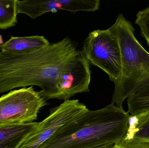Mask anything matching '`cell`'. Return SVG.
I'll list each match as a JSON object with an SVG mask.
<instances>
[{
    "instance_id": "11",
    "label": "cell",
    "mask_w": 149,
    "mask_h": 148,
    "mask_svg": "<svg viewBox=\"0 0 149 148\" xmlns=\"http://www.w3.org/2000/svg\"><path fill=\"white\" fill-rule=\"evenodd\" d=\"M122 140L149 141V111L130 115L127 129Z\"/></svg>"
},
{
    "instance_id": "9",
    "label": "cell",
    "mask_w": 149,
    "mask_h": 148,
    "mask_svg": "<svg viewBox=\"0 0 149 148\" xmlns=\"http://www.w3.org/2000/svg\"><path fill=\"white\" fill-rule=\"evenodd\" d=\"M38 123L0 125V148H18Z\"/></svg>"
},
{
    "instance_id": "16",
    "label": "cell",
    "mask_w": 149,
    "mask_h": 148,
    "mask_svg": "<svg viewBox=\"0 0 149 148\" xmlns=\"http://www.w3.org/2000/svg\"><path fill=\"white\" fill-rule=\"evenodd\" d=\"M116 148H149L148 141L131 140L120 141L116 144Z\"/></svg>"
},
{
    "instance_id": "18",
    "label": "cell",
    "mask_w": 149,
    "mask_h": 148,
    "mask_svg": "<svg viewBox=\"0 0 149 148\" xmlns=\"http://www.w3.org/2000/svg\"><path fill=\"white\" fill-rule=\"evenodd\" d=\"M114 148H116V147H115Z\"/></svg>"
},
{
    "instance_id": "8",
    "label": "cell",
    "mask_w": 149,
    "mask_h": 148,
    "mask_svg": "<svg viewBox=\"0 0 149 148\" xmlns=\"http://www.w3.org/2000/svg\"><path fill=\"white\" fill-rule=\"evenodd\" d=\"M49 44V41L43 36H11L8 41L0 45V50L7 54H21L35 51Z\"/></svg>"
},
{
    "instance_id": "5",
    "label": "cell",
    "mask_w": 149,
    "mask_h": 148,
    "mask_svg": "<svg viewBox=\"0 0 149 148\" xmlns=\"http://www.w3.org/2000/svg\"><path fill=\"white\" fill-rule=\"evenodd\" d=\"M48 104L33 86L11 90L0 97V125L34 122L41 109Z\"/></svg>"
},
{
    "instance_id": "2",
    "label": "cell",
    "mask_w": 149,
    "mask_h": 148,
    "mask_svg": "<svg viewBox=\"0 0 149 148\" xmlns=\"http://www.w3.org/2000/svg\"><path fill=\"white\" fill-rule=\"evenodd\" d=\"M130 115L110 103L88 109L65 124L38 148H92L115 145L125 136Z\"/></svg>"
},
{
    "instance_id": "10",
    "label": "cell",
    "mask_w": 149,
    "mask_h": 148,
    "mask_svg": "<svg viewBox=\"0 0 149 148\" xmlns=\"http://www.w3.org/2000/svg\"><path fill=\"white\" fill-rule=\"evenodd\" d=\"M61 10L57 0H24L17 1V14H24L36 19L48 12L56 13Z\"/></svg>"
},
{
    "instance_id": "6",
    "label": "cell",
    "mask_w": 149,
    "mask_h": 148,
    "mask_svg": "<svg viewBox=\"0 0 149 148\" xmlns=\"http://www.w3.org/2000/svg\"><path fill=\"white\" fill-rule=\"evenodd\" d=\"M88 110L78 100H66L50 110L45 119L38 122L18 148H38L60 128Z\"/></svg>"
},
{
    "instance_id": "3",
    "label": "cell",
    "mask_w": 149,
    "mask_h": 148,
    "mask_svg": "<svg viewBox=\"0 0 149 148\" xmlns=\"http://www.w3.org/2000/svg\"><path fill=\"white\" fill-rule=\"evenodd\" d=\"M108 29L118 40L121 62L111 103L123 108L125 99L149 85V53L137 41L133 25L122 14Z\"/></svg>"
},
{
    "instance_id": "14",
    "label": "cell",
    "mask_w": 149,
    "mask_h": 148,
    "mask_svg": "<svg viewBox=\"0 0 149 148\" xmlns=\"http://www.w3.org/2000/svg\"><path fill=\"white\" fill-rule=\"evenodd\" d=\"M61 6V10L74 13L78 11L94 12L100 8V0H57Z\"/></svg>"
},
{
    "instance_id": "7",
    "label": "cell",
    "mask_w": 149,
    "mask_h": 148,
    "mask_svg": "<svg viewBox=\"0 0 149 148\" xmlns=\"http://www.w3.org/2000/svg\"><path fill=\"white\" fill-rule=\"evenodd\" d=\"M89 64L80 51L58 76L52 99L65 101L76 94L89 92L91 81Z\"/></svg>"
},
{
    "instance_id": "12",
    "label": "cell",
    "mask_w": 149,
    "mask_h": 148,
    "mask_svg": "<svg viewBox=\"0 0 149 148\" xmlns=\"http://www.w3.org/2000/svg\"><path fill=\"white\" fill-rule=\"evenodd\" d=\"M127 113L136 114L149 111V85L127 98Z\"/></svg>"
},
{
    "instance_id": "17",
    "label": "cell",
    "mask_w": 149,
    "mask_h": 148,
    "mask_svg": "<svg viewBox=\"0 0 149 148\" xmlns=\"http://www.w3.org/2000/svg\"><path fill=\"white\" fill-rule=\"evenodd\" d=\"M116 147L115 145H107V146H102L100 147L92 148H114Z\"/></svg>"
},
{
    "instance_id": "13",
    "label": "cell",
    "mask_w": 149,
    "mask_h": 148,
    "mask_svg": "<svg viewBox=\"0 0 149 148\" xmlns=\"http://www.w3.org/2000/svg\"><path fill=\"white\" fill-rule=\"evenodd\" d=\"M17 0L0 1V29H7L17 23Z\"/></svg>"
},
{
    "instance_id": "1",
    "label": "cell",
    "mask_w": 149,
    "mask_h": 148,
    "mask_svg": "<svg viewBox=\"0 0 149 148\" xmlns=\"http://www.w3.org/2000/svg\"><path fill=\"white\" fill-rule=\"evenodd\" d=\"M80 52L72 40L66 37L30 53L13 55L7 63V79L14 88L40 87L43 97L50 100L58 76Z\"/></svg>"
},
{
    "instance_id": "4",
    "label": "cell",
    "mask_w": 149,
    "mask_h": 148,
    "mask_svg": "<svg viewBox=\"0 0 149 148\" xmlns=\"http://www.w3.org/2000/svg\"><path fill=\"white\" fill-rule=\"evenodd\" d=\"M89 64L102 70L114 82L121 69V54L117 38L109 29L96 30L89 33L81 50Z\"/></svg>"
},
{
    "instance_id": "15",
    "label": "cell",
    "mask_w": 149,
    "mask_h": 148,
    "mask_svg": "<svg viewBox=\"0 0 149 148\" xmlns=\"http://www.w3.org/2000/svg\"><path fill=\"white\" fill-rule=\"evenodd\" d=\"M136 17L135 23L140 27L141 36L146 40L149 47V5L145 9L139 11Z\"/></svg>"
}]
</instances>
